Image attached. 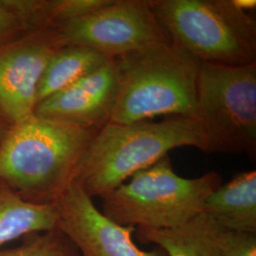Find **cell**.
Listing matches in <instances>:
<instances>
[{"instance_id":"obj_19","label":"cell","mask_w":256,"mask_h":256,"mask_svg":"<svg viewBox=\"0 0 256 256\" xmlns=\"http://www.w3.org/2000/svg\"><path fill=\"white\" fill-rule=\"evenodd\" d=\"M12 124L6 116L5 112L0 106V147L3 144L5 138L8 136L10 128H12Z\"/></svg>"},{"instance_id":"obj_2","label":"cell","mask_w":256,"mask_h":256,"mask_svg":"<svg viewBox=\"0 0 256 256\" xmlns=\"http://www.w3.org/2000/svg\"><path fill=\"white\" fill-rule=\"evenodd\" d=\"M204 147L200 120L166 116L131 124L108 122L92 138L76 166L74 182L90 198H102L174 148Z\"/></svg>"},{"instance_id":"obj_12","label":"cell","mask_w":256,"mask_h":256,"mask_svg":"<svg viewBox=\"0 0 256 256\" xmlns=\"http://www.w3.org/2000/svg\"><path fill=\"white\" fill-rule=\"evenodd\" d=\"M202 212L223 229L256 234V170L221 184L206 198Z\"/></svg>"},{"instance_id":"obj_7","label":"cell","mask_w":256,"mask_h":256,"mask_svg":"<svg viewBox=\"0 0 256 256\" xmlns=\"http://www.w3.org/2000/svg\"><path fill=\"white\" fill-rule=\"evenodd\" d=\"M55 28L66 45L88 46L111 59L152 43H171L149 0H111L106 7Z\"/></svg>"},{"instance_id":"obj_17","label":"cell","mask_w":256,"mask_h":256,"mask_svg":"<svg viewBox=\"0 0 256 256\" xmlns=\"http://www.w3.org/2000/svg\"><path fill=\"white\" fill-rule=\"evenodd\" d=\"M34 30L24 0H0V45Z\"/></svg>"},{"instance_id":"obj_14","label":"cell","mask_w":256,"mask_h":256,"mask_svg":"<svg viewBox=\"0 0 256 256\" xmlns=\"http://www.w3.org/2000/svg\"><path fill=\"white\" fill-rule=\"evenodd\" d=\"M111 58L88 46L66 45L52 56L39 82L37 104L108 64ZM37 106V104H36Z\"/></svg>"},{"instance_id":"obj_6","label":"cell","mask_w":256,"mask_h":256,"mask_svg":"<svg viewBox=\"0 0 256 256\" xmlns=\"http://www.w3.org/2000/svg\"><path fill=\"white\" fill-rule=\"evenodd\" d=\"M196 119L204 131L203 152L256 154V63H202Z\"/></svg>"},{"instance_id":"obj_8","label":"cell","mask_w":256,"mask_h":256,"mask_svg":"<svg viewBox=\"0 0 256 256\" xmlns=\"http://www.w3.org/2000/svg\"><path fill=\"white\" fill-rule=\"evenodd\" d=\"M64 46L55 28L30 30L0 45V106L12 124L34 114L46 64Z\"/></svg>"},{"instance_id":"obj_11","label":"cell","mask_w":256,"mask_h":256,"mask_svg":"<svg viewBox=\"0 0 256 256\" xmlns=\"http://www.w3.org/2000/svg\"><path fill=\"white\" fill-rule=\"evenodd\" d=\"M144 243H154L168 256H226L223 245L224 229L202 212L173 229L136 228Z\"/></svg>"},{"instance_id":"obj_10","label":"cell","mask_w":256,"mask_h":256,"mask_svg":"<svg viewBox=\"0 0 256 256\" xmlns=\"http://www.w3.org/2000/svg\"><path fill=\"white\" fill-rule=\"evenodd\" d=\"M118 92V74L111 59L72 86L38 102L34 115L99 131L111 120Z\"/></svg>"},{"instance_id":"obj_9","label":"cell","mask_w":256,"mask_h":256,"mask_svg":"<svg viewBox=\"0 0 256 256\" xmlns=\"http://www.w3.org/2000/svg\"><path fill=\"white\" fill-rule=\"evenodd\" d=\"M57 229L81 256H162L142 250L134 242V227L122 226L106 216L77 183H70L54 202Z\"/></svg>"},{"instance_id":"obj_18","label":"cell","mask_w":256,"mask_h":256,"mask_svg":"<svg viewBox=\"0 0 256 256\" xmlns=\"http://www.w3.org/2000/svg\"><path fill=\"white\" fill-rule=\"evenodd\" d=\"M223 245L226 256H256V234L224 229Z\"/></svg>"},{"instance_id":"obj_15","label":"cell","mask_w":256,"mask_h":256,"mask_svg":"<svg viewBox=\"0 0 256 256\" xmlns=\"http://www.w3.org/2000/svg\"><path fill=\"white\" fill-rule=\"evenodd\" d=\"M0 256H81L72 242L58 229L30 236L18 247L0 250Z\"/></svg>"},{"instance_id":"obj_16","label":"cell","mask_w":256,"mask_h":256,"mask_svg":"<svg viewBox=\"0 0 256 256\" xmlns=\"http://www.w3.org/2000/svg\"><path fill=\"white\" fill-rule=\"evenodd\" d=\"M111 0H45L46 21L56 28L108 5Z\"/></svg>"},{"instance_id":"obj_5","label":"cell","mask_w":256,"mask_h":256,"mask_svg":"<svg viewBox=\"0 0 256 256\" xmlns=\"http://www.w3.org/2000/svg\"><path fill=\"white\" fill-rule=\"evenodd\" d=\"M171 43L200 63H256V21L232 0H149Z\"/></svg>"},{"instance_id":"obj_1","label":"cell","mask_w":256,"mask_h":256,"mask_svg":"<svg viewBox=\"0 0 256 256\" xmlns=\"http://www.w3.org/2000/svg\"><path fill=\"white\" fill-rule=\"evenodd\" d=\"M97 132L34 114L14 124L0 147V182L26 202L54 204Z\"/></svg>"},{"instance_id":"obj_13","label":"cell","mask_w":256,"mask_h":256,"mask_svg":"<svg viewBox=\"0 0 256 256\" xmlns=\"http://www.w3.org/2000/svg\"><path fill=\"white\" fill-rule=\"evenodd\" d=\"M56 229L54 204L26 202L7 184L0 182V250L16 239Z\"/></svg>"},{"instance_id":"obj_3","label":"cell","mask_w":256,"mask_h":256,"mask_svg":"<svg viewBox=\"0 0 256 256\" xmlns=\"http://www.w3.org/2000/svg\"><path fill=\"white\" fill-rule=\"evenodd\" d=\"M119 92L110 122L196 117L200 62L172 43H152L112 58Z\"/></svg>"},{"instance_id":"obj_20","label":"cell","mask_w":256,"mask_h":256,"mask_svg":"<svg viewBox=\"0 0 256 256\" xmlns=\"http://www.w3.org/2000/svg\"><path fill=\"white\" fill-rule=\"evenodd\" d=\"M232 1L239 9L248 12L256 9V0H232Z\"/></svg>"},{"instance_id":"obj_4","label":"cell","mask_w":256,"mask_h":256,"mask_svg":"<svg viewBox=\"0 0 256 256\" xmlns=\"http://www.w3.org/2000/svg\"><path fill=\"white\" fill-rule=\"evenodd\" d=\"M221 184L216 171L196 178L176 174L167 155L102 196V212L122 226L173 229L202 214L206 198Z\"/></svg>"}]
</instances>
